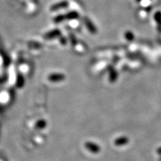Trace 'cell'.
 Here are the masks:
<instances>
[{
  "instance_id": "cell-3",
  "label": "cell",
  "mask_w": 161,
  "mask_h": 161,
  "mask_svg": "<svg viewBox=\"0 0 161 161\" xmlns=\"http://www.w3.org/2000/svg\"><path fill=\"white\" fill-rule=\"evenodd\" d=\"M136 1H137V2H140V1H141V0H136Z\"/></svg>"
},
{
  "instance_id": "cell-1",
  "label": "cell",
  "mask_w": 161,
  "mask_h": 161,
  "mask_svg": "<svg viewBox=\"0 0 161 161\" xmlns=\"http://www.w3.org/2000/svg\"><path fill=\"white\" fill-rule=\"evenodd\" d=\"M68 6V2H61L60 3H58L55 5L52 6L51 10H56L59 9V8H63V7H67Z\"/></svg>"
},
{
  "instance_id": "cell-2",
  "label": "cell",
  "mask_w": 161,
  "mask_h": 161,
  "mask_svg": "<svg viewBox=\"0 0 161 161\" xmlns=\"http://www.w3.org/2000/svg\"><path fill=\"white\" fill-rule=\"evenodd\" d=\"M154 19L156 20V23H157L158 26V30L161 32V12L157 11L154 14Z\"/></svg>"
}]
</instances>
